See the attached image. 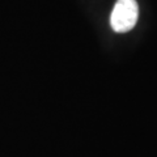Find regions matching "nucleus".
<instances>
[{
	"label": "nucleus",
	"mask_w": 157,
	"mask_h": 157,
	"mask_svg": "<svg viewBox=\"0 0 157 157\" xmlns=\"http://www.w3.org/2000/svg\"><path fill=\"white\" fill-rule=\"evenodd\" d=\"M139 16L136 0H118L110 16V25L117 33H126L135 26Z\"/></svg>",
	"instance_id": "f257e3e1"
}]
</instances>
